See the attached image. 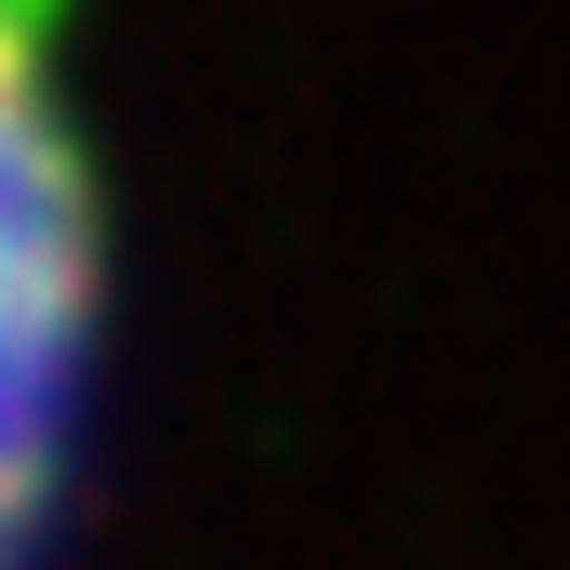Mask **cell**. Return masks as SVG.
<instances>
[{
	"mask_svg": "<svg viewBox=\"0 0 570 570\" xmlns=\"http://www.w3.org/2000/svg\"><path fill=\"white\" fill-rule=\"evenodd\" d=\"M80 399V199L40 120L27 40L0 27V570H27Z\"/></svg>",
	"mask_w": 570,
	"mask_h": 570,
	"instance_id": "1",
	"label": "cell"
}]
</instances>
